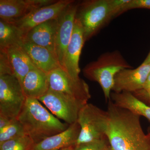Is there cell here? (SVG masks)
Listing matches in <instances>:
<instances>
[{
  "label": "cell",
  "mask_w": 150,
  "mask_h": 150,
  "mask_svg": "<svg viewBox=\"0 0 150 150\" xmlns=\"http://www.w3.org/2000/svg\"><path fill=\"white\" fill-rule=\"evenodd\" d=\"M106 136L112 150H150V139L142 129L140 117L108 101Z\"/></svg>",
  "instance_id": "1"
},
{
  "label": "cell",
  "mask_w": 150,
  "mask_h": 150,
  "mask_svg": "<svg viewBox=\"0 0 150 150\" xmlns=\"http://www.w3.org/2000/svg\"><path fill=\"white\" fill-rule=\"evenodd\" d=\"M25 134L37 144L64 131L70 125L63 123L41 104L38 100L26 98L17 118Z\"/></svg>",
  "instance_id": "2"
},
{
  "label": "cell",
  "mask_w": 150,
  "mask_h": 150,
  "mask_svg": "<svg viewBox=\"0 0 150 150\" xmlns=\"http://www.w3.org/2000/svg\"><path fill=\"white\" fill-rule=\"evenodd\" d=\"M132 68L121 53L115 51L100 55L96 61L88 64L83 72L88 79L99 84L105 100L108 101L110 100L115 75L122 70Z\"/></svg>",
  "instance_id": "3"
},
{
  "label": "cell",
  "mask_w": 150,
  "mask_h": 150,
  "mask_svg": "<svg viewBox=\"0 0 150 150\" xmlns=\"http://www.w3.org/2000/svg\"><path fill=\"white\" fill-rule=\"evenodd\" d=\"M112 18L109 0H88L78 3L75 18L82 28L85 41Z\"/></svg>",
  "instance_id": "4"
},
{
  "label": "cell",
  "mask_w": 150,
  "mask_h": 150,
  "mask_svg": "<svg viewBox=\"0 0 150 150\" xmlns=\"http://www.w3.org/2000/svg\"><path fill=\"white\" fill-rule=\"evenodd\" d=\"M108 120L107 111L91 103L86 104L78 116L77 122L81 131L75 146L107 139Z\"/></svg>",
  "instance_id": "5"
},
{
  "label": "cell",
  "mask_w": 150,
  "mask_h": 150,
  "mask_svg": "<svg viewBox=\"0 0 150 150\" xmlns=\"http://www.w3.org/2000/svg\"><path fill=\"white\" fill-rule=\"evenodd\" d=\"M26 99L21 84L14 75L0 76V115L17 119Z\"/></svg>",
  "instance_id": "6"
},
{
  "label": "cell",
  "mask_w": 150,
  "mask_h": 150,
  "mask_svg": "<svg viewBox=\"0 0 150 150\" xmlns=\"http://www.w3.org/2000/svg\"><path fill=\"white\" fill-rule=\"evenodd\" d=\"M38 100L53 115L69 125L77 121L80 111L87 103L51 89Z\"/></svg>",
  "instance_id": "7"
},
{
  "label": "cell",
  "mask_w": 150,
  "mask_h": 150,
  "mask_svg": "<svg viewBox=\"0 0 150 150\" xmlns=\"http://www.w3.org/2000/svg\"><path fill=\"white\" fill-rule=\"evenodd\" d=\"M50 89L88 103L91 97L88 84L81 78L74 79L61 67L48 74Z\"/></svg>",
  "instance_id": "8"
},
{
  "label": "cell",
  "mask_w": 150,
  "mask_h": 150,
  "mask_svg": "<svg viewBox=\"0 0 150 150\" xmlns=\"http://www.w3.org/2000/svg\"><path fill=\"white\" fill-rule=\"evenodd\" d=\"M75 1L73 0H59L48 5L32 11L23 18L14 22L25 35L33 28L51 20L59 18L66 9Z\"/></svg>",
  "instance_id": "9"
},
{
  "label": "cell",
  "mask_w": 150,
  "mask_h": 150,
  "mask_svg": "<svg viewBox=\"0 0 150 150\" xmlns=\"http://www.w3.org/2000/svg\"><path fill=\"white\" fill-rule=\"evenodd\" d=\"M78 3L71 4L59 18L55 40L54 53L60 67L63 68L67 46L74 30Z\"/></svg>",
  "instance_id": "10"
},
{
  "label": "cell",
  "mask_w": 150,
  "mask_h": 150,
  "mask_svg": "<svg viewBox=\"0 0 150 150\" xmlns=\"http://www.w3.org/2000/svg\"><path fill=\"white\" fill-rule=\"evenodd\" d=\"M150 74V64L122 70L115 75L112 92L133 93L142 89Z\"/></svg>",
  "instance_id": "11"
},
{
  "label": "cell",
  "mask_w": 150,
  "mask_h": 150,
  "mask_svg": "<svg viewBox=\"0 0 150 150\" xmlns=\"http://www.w3.org/2000/svg\"><path fill=\"white\" fill-rule=\"evenodd\" d=\"M55 1L56 0H0V19L14 22L34 10Z\"/></svg>",
  "instance_id": "12"
},
{
  "label": "cell",
  "mask_w": 150,
  "mask_h": 150,
  "mask_svg": "<svg viewBox=\"0 0 150 150\" xmlns=\"http://www.w3.org/2000/svg\"><path fill=\"white\" fill-rule=\"evenodd\" d=\"M85 42L82 28L79 22L75 18L72 35L67 46L62 68L74 79L80 78V57Z\"/></svg>",
  "instance_id": "13"
},
{
  "label": "cell",
  "mask_w": 150,
  "mask_h": 150,
  "mask_svg": "<svg viewBox=\"0 0 150 150\" xmlns=\"http://www.w3.org/2000/svg\"><path fill=\"white\" fill-rule=\"evenodd\" d=\"M80 131V126L77 121L70 125L64 131L34 144L30 150H60L74 146L76 145Z\"/></svg>",
  "instance_id": "14"
},
{
  "label": "cell",
  "mask_w": 150,
  "mask_h": 150,
  "mask_svg": "<svg viewBox=\"0 0 150 150\" xmlns=\"http://www.w3.org/2000/svg\"><path fill=\"white\" fill-rule=\"evenodd\" d=\"M59 18L51 20L35 26L25 35V42L47 48L54 53L55 40Z\"/></svg>",
  "instance_id": "15"
},
{
  "label": "cell",
  "mask_w": 150,
  "mask_h": 150,
  "mask_svg": "<svg viewBox=\"0 0 150 150\" xmlns=\"http://www.w3.org/2000/svg\"><path fill=\"white\" fill-rule=\"evenodd\" d=\"M22 87L26 98L38 100L50 89L48 74L34 68L25 77Z\"/></svg>",
  "instance_id": "16"
},
{
  "label": "cell",
  "mask_w": 150,
  "mask_h": 150,
  "mask_svg": "<svg viewBox=\"0 0 150 150\" xmlns=\"http://www.w3.org/2000/svg\"><path fill=\"white\" fill-rule=\"evenodd\" d=\"M0 51L6 52L14 74L22 86L28 73L36 67L21 45H14Z\"/></svg>",
  "instance_id": "17"
},
{
  "label": "cell",
  "mask_w": 150,
  "mask_h": 150,
  "mask_svg": "<svg viewBox=\"0 0 150 150\" xmlns=\"http://www.w3.org/2000/svg\"><path fill=\"white\" fill-rule=\"evenodd\" d=\"M21 46L38 69L48 74L61 67L55 54L47 48L25 41Z\"/></svg>",
  "instance_id": "18"
},
{
  "label": "cell",
  "mask_w": 150,
  "mask_h": 150,
  "mask_svg": "<svg viewBox=\"0 0 150 150\" xmlns=\"http://www.w3.org/2000/svg\"><path fill=\"white\" fill-rule=\"evenodd\" d=\"M110 100L118 106L127 109L134 114L144 116L150 122V106L136 97L133 94L127 92H112Z\"/></svg>",
  "instance_id": "19"
},
{
  "label": "cell",
  "mask_w": 150,
  "mask_h": 150,
  "mask_svg": "<svg viewBox=\"0 0 150 150\" xmlns=\"http://www.w3.org/2000/svg\"><path fill=\"white\" fill-rule=\"evenodd\" d=\"M25 35L16 25L0 19V50L14 45H21Z\"/></svg>",
  "instance_id": "20"
},
{
  "label": "cell",
  "mask_w": 150,
  "mask_h": 150,
  "mask_svg": "<svg viewBox=\"0 0 150 150\" xmlns=\"http://www.w3.org/2000/svg\"><path fill=\"white\" fill-rule=\"evenodd\" d=\"M26 135L23 126L17 119L8 126L0 129V144L4 142Z\"/></svg>",
  "instance_id": "21"
},
{
  "label": "cell",
  "mask_w": 150,
  "mask_h": 150,
  "mask_svg": "<svg viewBox=\"0 0 150 150\" xmlns=\"http://www.w3.org/2000/svg\"><path fill=\"white\" fill-rule=\"evenodd\" d=\"M34 144L31 138L25 135L1 144L0 150H30Z\"/></svg>",
  "instance_id": "22"
},
{
  "label": "cell",
  "mask_w": 150,
  "mask_h": 150,
  "mask_svg": "<svg viewBox=\"0 0 150 150\" xmlns=\"http://www.w3.org/2000/svg\"><path fill=\"white\" fill-rule=\"evenodd\" d=\"M109 143L107 139L76 145L74 150H102Z\"/></svg>",
  "instance_id": "23"
},
{
  "label": "cell",
  "mask_w": 150,
  "mask_h": 150,
  "mask_svg": "<svg viewBox=\"0 0 150 150\" xmlns=\"http://www.w3.org/2000/svg\"><path fill=\"white\" fill-rule=\"evenodd\" d=\"M136 8L150 9V0H130L121 9L119 15L124 12Z\"/></svg>",
  "instance_id": "24"
},
{
  "label": "cell",
  "mask_w": 150,
  "mask_h": 150,
  "mask_svg": "<svg viewBox=\"0 0 150 150\" xmlns=\"http://www.w3.org/2000/svg\"><path fill=\"white\" fill-rule=\"evenodd\" d=\"M5 75H14L6 54L0 51V76Z\"/></svg>",
  "instance_id": "25"
},
{
  "label": "cell",
  "mask_w": 150,
  "mask_h": 150,
  "mask_svg": "<svg viewBox=\"0 0 150 150\" xmlns=\"http://www.w3.org/2000/svg\"><path fill=\"white\" fill-rule=\"evenodd\" d=\"M129 1L130 0H109L113 17L119 15L123 6L129 2Z\"/></svg>",
  "instance_id": "26"
},
{
  "label": "cell",
  "mask_w": 150,
  "mask_h": 150,
  "mask_svg": "<svg viewBox=\"0 0 150 150\" xmlns=\"http://www.w3.org/2000/svg\"><path fill=\"white\" fill-rule=\"evenodd\" d=\"M132 94L141 100L150 96V74L142 89Z\"/></svg>",
  "instance_id": "27"
},
{
  "label": "cell",
  "mask_w": 150,
  "mask_h": 150,
  "mask_svg": "<svg viewBox=\"0 0 150 150\" xmlns=\"http://www.w3.org/2000/svg\"><path fill=\"white\" fill-rule=\"evenodd\" d=\"M13 120L14 119H10L4 116L0 115V129L8 126L13 122Z\"/></svg>",
  "instance_id": "28"
},
{
  "label": "cell",
  "mask_w": 150,
  "mask_h": 150,
  "mask_svg": "<svg viewBox=\"0 0 150 150\" xmlns=\"http://www.w3.org/2000/svg\"><path fill=\"white\" fill-rule=\"evenodd\" d=\"M150 64V51L142 64Z\"/></svg>",
  "instance_id": "29"
},
{
  "label": "cell",
  "mask_w": 150,
  "mask_h": 150,
  "mask_svg": "<svg viewBox=\"0 0 150 150\" xmlns=\"http://www.w3.org/2000/svg\"><path fill=\"white\" fill-rule=\"evenodd\" d=\"M142 101L150 106V96L146 98L145 99L143 100Z\"/></svg>",
  "instance_id": "30"
},
{
  "label": "cell",
  "mask_w": 150,
  "mask_h": 150,
  "mask_svg": "<svg viewBox=\"0 0 150 150\" xmlns=\"http://www.w3.org/2000/svg\"><path fill=\"white\" fill-rule=\"evenodd\" d=\"M102 150H112L110 147V145H109V143Z\"/></svg>",
  "instance_id": "31"
},
{
  "label": "cell",
  "mask_w": 150,
  "mask_h": 150,
  "mask_svg": "<svg viewBox=\"0 0 150 150\" xmlns=\"http://www.w3.org/2000/svg\"><path fill=\"white\" fill-rule=\"evenodd\" d=\"M75 146H74L64 148V149H62L60 150H74V147Z\"/></svg>",
  "instance_id": "32"
},
{
  "label": "cell",
  "mask_w": 150,
  "mask_h": 150,
  "mask_svg": "<svg viewBox=\"0 0 150 150\" xmlns=\"http://www.w3.org/2000/svg\"><path fill=\"white\" fill-rule=\"evenodd\" d=\"M147 135L148 136V137H149V138L150 139V131H149V134H147Z\"/></svg>",
  "instance_id": "33"
}]
</instances>
